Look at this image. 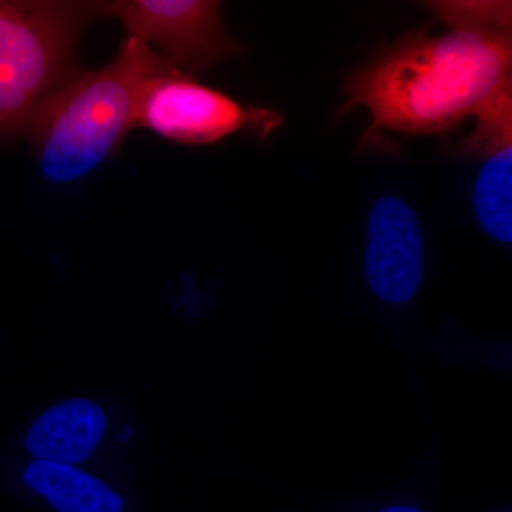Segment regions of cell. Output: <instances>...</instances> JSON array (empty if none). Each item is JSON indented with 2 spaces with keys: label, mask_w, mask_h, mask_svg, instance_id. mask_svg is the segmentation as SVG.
<instances>
[{
  "label": "cell",
  "mask_w": 512,
  "mask_h": 512,
  "mask_svg": "<svg viewBox=\"0 0 512 512\" xmlns=\"http://www.w3.org/2000/svg\"><path fill=\"white\" fill-rule=\"evenodd\" d=\"M448 32L409 33L346 83L339 116L366 107L362 146L386 131L446 134L512 94L511 2H429Z\"/></svg>",
  "instance_id": "cell-1"
},
{
  "label": "cell",
  "mask_w": 512,
  "mask_h": 512,
  "mask_svg": "<svg viewBox=\"0 0 512 512\" xmlns=\"http://www.w3.org/2000/svg\"><path fill=\"white\" fill-rule=\"evenodd\" d=\"M170 69L146 43L127 37L106 66L72 79L45 101L25 136L40 174L49 183L83 180L119 153L131 130L141 94Z\"/></svg>",
  "instance_id": "cell-2"
},
{
  "label": "cell",
  "mask_w": 512,
  "mask_h": 512,
  "mask_svg": "<svg viewBox=\"0 0 512 512\" xmlns=\"http://www.w3.org/2000/svg\"><path fill=\"white\" fill-rule=\"evenodd\" d=\"M96 2L0 0V140L26 134L45 101L79 72Z\"/></svg>",
  "instance_id": "cell-3"
},
{
  "label": "cell",
  "mask_w": 512,
  "mask_h": 512,
  "mask_svg": "<svg viewBox=\"0 0 512 512\" xmlns=\"http://www.w3.org/2000/svg\"><path fill=\"white\" fill-rule=\"evenodd\" d=\"M284 121L278 111L239 103L173 69L148 82L136 111V128L188 147L212 146L238 133L266 143Z\"/></svg>",
  "instance_id": "cell-4"
},
{
  "label": "cell",
  "mask_w": 512,
  "mask_h": 512,
  "mask_svg": "<svg viewBox=\"0 0 512 512\" xmlns=\"http://www.w3.org/2000/svg\"><path fill=\"white\" fill-rule=\"evenodd\" d=\"M100 18L116 19L127 37L153 49L174 72L195 77L242 52L225 29L217 0H107Z\"/></svg>",
  "instance_id": "cell-5"
},
{
  "label": "cell",
  "mask_w": 512,
  "mask_h": 512,
  "mask_svg": "<svg viewBox=\"0 0 512 512\" xmlns=\"http://www.w3.org/2000/svg\"><path fill=\"white\" fill-rule=\"evenodd\" d=\"M367 232L369 288L384 302H409L424 272L423 232L416 211L402 198L384 195L370 208Z\"/></svg>",
  "instance_id": "cell-6"
},
{
  "label": "cell",
  "mask_w": 512,
  "mask_h": 512,
  "mask_svg": "<svg viewBox=\"0 0 512 512\" xmlns=\"http://www.w3.org/2000/svg\"><path fill=\"white\" fill-rule=\"evenodd\" d=\"M106 424V416L96 403L64 400L37 417L26 436V448L37 460L72 466L92 456Z\"/></svg>",
  "instance_id": "cell-7"
},
{
  "label": "cell",
  "mask_w": 512,
  "mask_h": 512,
  "mask_svg": "<svg viewBox=\"0 0 512 512\" xmlns=\"http://www.w3.org/2000/svg\"><path fill=\"white\" fill-rule=\"evenodd\" d=\"M26 484L59 512H121L120 495L100 478L70 466L36 460L23 474Z\"/></svg>",
  "instance_id": "cell-8"
},
{
  "label": "cell",
  "mask_w": 512,
  "mask_h": 512,
  "mask_svg": "<svg viewBox=\"0 0 512 512\" xmlns=\"http://www.w3.org/2000/svg\"><path fill=\"white\" fill-rule=\"evenodd\" d=\"M474 185V214L491 238L512 242V141L491 150Z\"/></svg>",
  "instance_id": "cell-9"
},
{
  "label": "cell",
  "mask_w": 512,
  "mask_h": 512,
  "mask_svg": "<svg viewBox=\"0 0 512 512\" xmlns=\"http://www.w3.org/2000/svg\"><path fill=\"white\" fill-rule=\"evenodd\" d=\"M379 512H423V511L417 510V508H413V507H392V508H386V510L379 511Z\"/></svg>",
  "instance_id": "cell-10"
}]
</instances>
